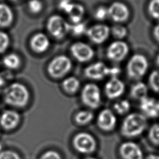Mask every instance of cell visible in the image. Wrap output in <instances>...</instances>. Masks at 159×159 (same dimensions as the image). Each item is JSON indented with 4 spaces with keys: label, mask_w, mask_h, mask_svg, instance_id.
Returning a JSON list of instances; mask_svg holds the SVG:
<instances>
[{
    "label": "cell",
    "mask_w": 159,
    "mask_h": 159,
    "mask_svg": "<svg viewBox=\"0 0 159 159\" xmlns=\"http://www.w3.org/2000/svg\"><path fill=\"white\" fill-rule=\"evenodd\" d=\"M147 121L146 117L140 113H132L127 116L124 119L120 133L125 137H135L140 135L146 129Z\"/></svg>",
    "instance_id": "6da1fadb"
},
{
    "label": "cell",
    "mask_w": 159,
    "mask_h": 159,
    "mask_svg": "<svg viewBox=\"0 0 159 159\" xmlns=\"http://www.w3.org/2000/svg\"><path fill=\"white\" fill-rule=\"evenodd\" d=\"M29 92L26 86L20 83H13L4 91V102L11 106L24 107L29 100Z\"/></svg>",
    "instance_id": "7a4b0ae2"
},
{
    "label": "cell",
    "mask_w": 159,
    "mask_h": 159,
    "mask_svg": "<svg viewBox=\"0 0 159 159\" xmlns=\"http://www.w3.org/2000/svg\"><path fill=\"white\" fill-rule=\"evenodd\" d=\"M148 66V61L144 55L135 54L130 58L127 65L128 76L134 80H140L146 73Z\"/></svg>",
    "instance_id": "3957f363"
},
{
    "label": "cell",
    "mask_w": 159,
    "mask_h": 159,
    "mask_svg": "<svg viewBox=\"0 0 159 159\" xmlns=\"http://www.w3.org/2000/svg\"><path fill=\"white\" fill-rule=\"evenodd\" d=\"M71 66V61L68 57L65 55H58L49 63L47 71L52 77L60 78L70 71Z\"/></svg>",
    "instance_id": "277c9868"
},
{
    "label": "cell",
    "mask_w": 159,
    "mask_h": 159,
    "mask_svg": "<svg viewBox=\"0 0 159 159\" xmlns=\"http://www.w3.org/2000/svg\"><path fill=\"white\" fill-rule=\"evenodd\" d=\"M83 103L91 109H97L101 104V94L99 88L96 84H86L81 93Z\"/></svg>",
    "instance_id": "5b68a950"
},
{
    "label": "cell",
    "mask_w": 159,
    "mask_h": 159,
    "mask_svg": "<svg viewBox=\"0 0 159 159\" xmlns=\"http://www.w3.org/2000/svg\"><path fill=\"white\" fill-rule=\"evenodd\" d=\"M72 143L75 149L83 154H90L94 152L97 146L94 138L91 134L84 132L76 134Z\"/></svg>",
    "instance_id": "8992f818"
},
{
    "label": "cell",
    "mask_w": 159,
    "mask_h": 159,
    "mask_svg": "<svg viewBox=\"0 0 159 159\" xmlns=\"http://www.w3.org/2000/svg\"><path fill=\"white\" fill-rule=\"evenodd\" d=\"M47 27L52 35L56 39H61L70 31L71 25L61 16L53 15L49 17L47 21Z\"/></svg>",
    "instance_id": "52a82bcc"
},
{
    "label": "cell",
    "mask_w": 159,
    "mask_h": 159,
    "mask_svg": "<svg viewBox=\"0 0 159 159\" xmlns=\"http://www.w3.org/2000/svg\"><path fill=\"white\" fill-rule=\"evenodd\" d=\"M129 52L128 45L123 41L117 40L112 42L107 49V57L114 61H120Z\"/></svg>",
    "instance_id": "ba28073f"
},
{
    "label": "cell",
    "mask_w": 159,
    "mask_h": 159,
    "mask_svg": "<svg viewBox=\"0 0 159 159\" xmlns=\"http://www.w3.org/2000/svg\"><path fill=\"white\" fill-rule=\"evenodd\" d=\"M70 50L73 56L80 62H86L90 60L94 53L93 49L89 45L81 42L72 44Z\"/></svg>",
    "instance_id": "9c48e42d"
},
{
    "label": "cell",
    "mask_w": 159,
    "mask_h": 159,
    "mask_svg": "<svg viewBox=\"0 0 159 159\" xmlns=\"http://www.w3.org/2000/svg\"><path fill=\"white\" fill-rule=\"evenodd\" d=\"M117 119L113 112L109 109L102 110L97 118L98 126L103 131H111L116 125Z\"/></svg>",
    "instance_id": "30bf717a"
},
{
    "label": "cell",
    "mask_w": 159,
    "mask_h": 159,
    "mask_svg": "<svg viewBox=\"0 0 159 159\" xmlns=\"http://www.w3.org/2000/svg\"><path fill=\"white\" fill-rule=\"evenodd\" d=\"M86 34L92 42L95 43H101L108 38L110 29L107 25L96 24L88 29Z\"/></svg>",
    "instance_id": "8fae6325"
},
{
    "label": "cell",
    "mask_w": 159,
    "mask_h": 159,
    "mask_svg": "<svg viewBox=\"0 0 159 159\" xmlns=\"http://www.w3.org/2000/svg\"><path fill=\"white\" fill-rule=\"evenodd\" d=\"M110 68L107 67L103 62L94 63L84 70L85 76L91 80H100L105 76L109 75Z\"/></svg>",
    "instance_id": "7c38bea8"
},
{
    "label": "cell",
    "mask_w": 159,
    "mask_h": 159,
    "mask_svg": "<svg viewBox=\"0 0 159 159\" xmlns=\"http://www.w3.org/2000/svg\"><path fill=\"white\" fill-rule=\"evenodd\" d=\"M108 16L115 22H120L126 20L129 16V10L127 6L120 2H114L107 8Z\"/></svg>",
    "instance_id": "4fadbf2b"
},
{
    "label": "cell",
    "mask_w": 159,
    "mask_h": 159,
    "mask_svg": "<svg viewBox=\"0 0 159 159\" xmlns=\"http://www.w3.org/2000/svg\"><path fill=\"white\" fill-rule=\"evenodd\" d=\"M125 91L124 83L117 77H112L105 84L104 91L106 96L111 99L120 97Z\"/></svg>",
    "instance_id": "5bb4252c"
},
{
    "label": "cell",
    "mask_w": 159,
    "mask_h": 159,
    "mask_svg": "<svg viewBox=\"0 0 159 159\" xmlns=\"http://www.w3.org/2000/svg\"><path fill=\"white\" fill-rule=\"evenodd\" d=\"M119 153L123 159H143L140 147L133 142L122 143L119 147Z\"/></svg>",
    "instance_id": "9a60e30c"
},
{
    "label": "cell",
    "mask_w": 159,
    "mask_h": 159,
    "mask_svg": "<svg viewBox=\"0 0 159 159\" xmlns=\"http://www.w3.org/2000/svg\"><path fill=\"white\" fill-rule=\"evenodd\" d=\"M20 120L18 112L13 110H6L0 116V125L6 130L16 128Z\"/></svg>",
    "instance_id": "2e32d148"
},
{
    "label": "cell",
    "mask_w": 159,
    "mask_h": 159,
    "mask_svg": "<svg viewBox=\"0 0 159 159\" xmlns=\"http://www.w3.org/2000/svg\"><path fill=\"white\" fill-rule=\"evenodd\" d=\"M140 108L143 115L148 117L155 118L159 116L158 102L154 98L146 97L141 100Z\"/></svg>",
    "instance_id": "e0dca14e"
},
{
    "label": "cell",
    "mask_w": 159,
    "mask_h": 159,
    "mask_svg": "<svg viewBox=\"0 0 159 159\" xmlns=\"http://www.w3.org/2000/svg\"><path fill=\"white\" fill-rule=\"evenodd\" d=\"M30 47L37 53H42L46 51L50 45L48 37L43 33L39 32L35 34L30 40Z\"/></svg>",
    "instance_id": "ac0fdd59"
},
{
    "label": "cell",
    "mask_w": 159,
    "mask_h": 159,
    "mask_svg": "<svg viewBox=\"0 0 159 159\" xmlns=\"http://www.w3.org/2000/svg\"><path fill=\"white\" fill-rule=\"evenodd\" d=\"M12 20L13 13L10 7L6 4L0 3V27H7Z\"/></svg>",
    "instance_id": "d6986e66"
},
{
    "label": "cell",
    "mask_w": 159,
    "mask_h": 159,
    "mask_svg": "<svg viewBox=\"0 0 159 159\" xmlns=\"http://www.w3.org/2000/svg\"><path fill=\"white\" fill-rule=\"evenodd\" d=\"M85 9L83 5L73 2L70 10L67 14H68L71 20L74 24H76L81 21Z\"/></svg>",
    "instance_id": "ffe728a7"
},
{
    "label": "cell",
    "mask_w": 159,
    "mask_h": 159,
    "mask_svg": "<svg viewBox=\"0 0 159 159\" xmlns=\"http://www.w3.org/2000/svg\"><path fill=\"white\" fill-rule=\"evenodd\" d=\"M147 93L148 89L147 85L142 82L137 83L132 86L130 89L131 96L140 101L147 97Z\"/></svg>",
    "instance_id": "44dd1931"
},
{
    "label": "cell",
    "mask_w": 159,
    "mask_h": 159,
    "mask_svg": "<svg viewBox=\"0 0 159 159\" xmlns=\"http://www.w3.org/2000/svg\"><path fill=\"white\" fill-rule=\"evenodd\" d=\"M80 86V81L75 76H69L65 79L62 83L63 88L69 93L76 92Z\"/></svg>",
    "instance_id": "7402d4cb"
},
{
    "label": "cell",
    "mask_w": 159,
    "mask_h": 159,
    "mask_svg": "<svg viewBox=\"0 0 159 159\" xmlns=\"http://www.w3.org/2000/svg\"><path fill=\"white\" fill-rule=\"evenodd\" d=\"M94 114L90 111L83 110L80 111L75 116L76 122L81 125H84L89 124L93 119Z\"/></svg>",
    "instance_id": "603a6c76"
},
{
    "label": "cell",
    "mask_w": 159,
    "mask_h": 159,
    "mask_svg": "<svg viewBox=\"0 0 159 159\" xmlns=\"http://www.w3.org/2000/svg\"><path fill=\"white\" fill-rule=\"evenodd\" d=\"M3 63L6 67L9 69H16L20 65V60L17 55L10 53L4 57Z\"/></svg>",
    "instance_id": "cb8c5ba5"
},
{
    "label": "cell",
    "mask_w": 159,
    "mask_h": 159,
    "mask_svg": "<svg viewBox=\"0 0 159 159\" xmlns=\"http://www.w3.org/2000/svg\"><path fill=\"white\" fill-rule=\"evenodd\" d=\"M130 108V102L126 99H122L116 102L114 104V109L116 112L120 115L128 112Z\"/></svg>",
    "instance_id": "d4e9b609"
},
{
    "label": "cell",
    "mask_w": 159,
    "mask_h": 159,
    "mask_svg": "<svg viewBox=\"0 0 159 159\" xmlns=\"http://www.w3.org/2000/svg\"><path fill=\"white\" fill-rule=\"evenodd\" d=\"M148 139L153 144L159 146V124L151 126L148 130Z\"/></svg>",
    "instance_id": "484cf974"
},
{
    "label": "cell",
    "mask_w": 159,
    "mask_h": 159,
    "mask_svg": "<svg viewBox=\"0 0 159 159\" xmlns=\"http://www.w3.org/2000/svg\"><path fill=\"white\" fill-rule=\"evenodd\" d=\"M150 87L155 92L159 93V71H152L148 78Z\"/></svg>",
    "instance_id": "4316f807"
},
{
    "label": "cell",
    "mask_w": 159,
    "mask_h": 159,
    "mask_svg": "<svg viewBox=\"0 0 159 159\" xmlns=\"http://www.w3.org/2000/svg\"><path fill=\"white\" fill-rule=\"evenodd\" d=\"M148 11L152 17L159 19V0H151L148 6Z\"/></svg>",
    "instance_id": "83f0119b"
},
{
    "label": "cell",
    "mask_w": 159,
    "mask_h": 159,
    "mask_svg": "<svg viewBox=\"0 0 159 159\" xmlns=\"http://www.w3.org/2000/svg\"><path fill=\"white\" fill-rule=\"evenodd\" d=\"M112 34L117 39H122L125 37L127 34V29L121 25H115L112 27Z\"/></svg>",
    "instance_id": "f1b7e54d"
},
{
    "label": "cell",
    "mask_w": 159,
    "mask_h": 159,
    "mask_svg": "<svg viewBox=\"0 0 159 159\" xmlns=\"http://www.w3.org/2000/svg\"><path fill=\"white\" fill-rule=\"evenodd\" d=\"M86 24L83 22H79L76 24H74L73 25H71L70 31H71L73 34L76 35H80L86 32Z\"/></svg>",
    "instance_id": "f546056e"
},
{
    "label": "cell",
    "mask_w": 159,
    "mask_h": 159,
    "mask_svg": "<svg viewBox=\"0 0 159 159\" xmlns=\"http://www.w3.org/2000/svg\"><path fill=\"white\" fill-rule=\"evenodd\" d=\"M9 44V38L8 35L4 32L0 31V53L4 52Z\"/></svg>",
    "instance_id": "4dcf8cb0"
},
{
    "label": "cell",
    "mask_w": 159,
    "mask_h": 159,
    "mask_svg": "<svg viewBox=\"0 0 159 159\" xmlns=\"http://www.w3.org/2000/svg\"><path fill=\"white\" fill-rule=\"evenodd\" d=\"M28 6L30 11L35 14L40 12L43 7L42 3L40 0H30Z\"/></svg>",
    "instance_id": "1f68e13d"
},
{
    "label": "cell",
    "mask_w": 159,
    "mask_h": 159,
    "mask_svg": "<svg viewBox=\"0 0 159 159\" xmlns=\"http://www.w3.org/2000/svg\"><path fill=\"white\" fill-rule=\"evenodd\" d=\"M108 16L107 12V8L105 6H99L95 11L94 12V17L98 20H102L106 18V17Z\"/></svg>",
    "instance_id": "d6a6232c"
},
{
    "label": "cell",
    "mask_w": 159,
    "mask_h": 159,
    "mask_svg": "<svg viewBox=\"0 0 159 159\" xmlns=\"http://www.w3.org/2000/svg\"><path fill=\"white\" fill-rule=\"evenodd\" d=\"M0 159H20V157L16 152L7 150L0 152Z\"/></svg>",
    "instance_id": "836d02e7"
},
{
    "label": "cell",
    "mask_w": 159,
    "mask_h": 159,
    "mask_svg": "<svg viewBox=\"0 0 159 159\" xmlns=\"http://www.w3.org/2000/svg\"><path fill=\"white\" fill-rule=\"evenodd\" d=\"M39 159H61V157L57 151L49 150L44 152Z\"/></svg>",
    "instance_id": "e575fe53"
},
{
    "label": "cell",
    "mask_w": 159,
    "mask_h": 159,
    "mask_svg": "<svg viewBox=\"0 0 159 159\" xmlns=\"http://www.w3.org/2000/svg\"><path fill=\"white\" fill-rule=\"evenodd\" d=\"M73 2L71 0H61L59 2L58 7L63 11L68 13L70 10Z\"/></svg>",
    "instance_id": "d590c367"
},
{
    "label": "cell",
    "mask_w": 159,
    "mask_h": 159,
    "mask_svg": "<svg viewBox=\"0 0 159 159\" xmlns=\"http://www.w3.org/2000/svg\"><path fill=\"white\" fill-rule=\"evenodd\" d=\"M120 70L118 67H112L110 68L109 70V76L112 77H117V76L120 73Z\"/></svg>",
    "instance_id": "8d00e7d4"
},
{
    "label": "cell",
    "mask_w": 159,
    "mask_h": 159,
    "mask_svg": "<svg viewBox=\"0 0 159 159\" xmlns=\"http://www.w3.org/2000/svg\"><path fill=\"white\" fill-rule=\"evenodd\" d=\"M153 35L156 40L159 42V24L157 25L153 29Z\"/></svg>",
    "instance_id": "74e56055"
},
{
    "label": "cell",
    "mask_w": 159,
    "mask_h": 159,
    "mask_svg": "<svg viewBox=\"0 0 159 159\" xmlns=\"http://www.w3.org/2000/svg\"><path fill=\"white\" fill-rule=\"evenodd\" d=\"M145 159H159V155H157L155 154L148 155Z\"/></svg>",
    "instance_id": "f35d334b"
},
{
    "label": "cell",
    "mask_w": 159,
    "mask_h": 159,
    "mask_svg": "<svg viewBox=\"0 0 159 159\" xmlns=\"http://www.w3.org/2000/svg\"><path fill=\"white\" fill-rule=\"evenodd\" d=\"M4 83H5L4 80L1 76H0V91L1 90V88L4 86Z\"/></svg>",
    "instance_id": "ab89813d"
},
{
    "label": "cell",
    "mask_w": 159,
    "mask_h": 159,
    "mask_svg": "<svg viewBox=\"0 0 159 159\" xmlns=\"http://www.w3.org/2000/svg\"><path fill=\"white\" fill-rule=\"evenodd\" d=\"M156 63L158 65V66H159V54L158 55L157 57V60H156Z\"/></svg>",
    "instance_id": "60d3db41"
},
{
    "label": "cell",
    "mask_w": 159,
    "mask_h": 159,
    "mask_svg": "<svg viewBox=\"0 0 159 159\" xmlns=\"http://www.w3.org/2000/svg\"><path fill=\"white\" fill-rule=\"evenodd\" d=\"M84 159H96V158H94V157H88L84 158Z\"/></svg>",
    "instance_id": "b9f144b4"
},
{
    "label": "cell",
    "mask_w": 159,
    "mask_h": 159,
    "mask_svg": "<svg viewBox=\"0 0 159 159\" xmlns=\"http://www.w3.org/2000/svg\"><path fill=\"white\" fill-rule=\"evenodd\" d=\"M12 1H19V0H12Z\"/></svg>",
    "instance_id": "7bdbcfd3"
},
{
    "label": "cell",
    "mask_w": 159,
    "mask_h": 159,
    "mask_svg": "<svg viewBox=\"0 0 159 159\" xmlns=\"http://www.w3.org/2000/svg\"><path fill=\"white\" fill-rule=\"evenodd\" d=\"M158 104H159V101H158Z\"/></svg>",
    "instance_id": "ee69618b"
}]
</instances>
